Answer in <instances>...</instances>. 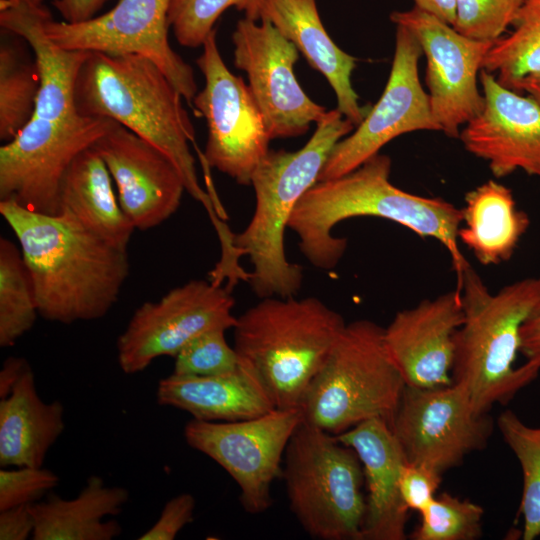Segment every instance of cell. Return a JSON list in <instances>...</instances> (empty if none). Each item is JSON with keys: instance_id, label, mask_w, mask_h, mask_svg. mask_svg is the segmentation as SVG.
<instances>
[{"instance_id": "cell-1", "label": "cell", "mask_w": 540, "mask_h": 540, "mask_svg": "<svg viewBox=\"0 0 540 540\" xmlns=\"http://www.w3.org/2000/svg\"><path fill=\"white\" fill-rule=\"evenodd\" d=\"M30 274L39 316L72 324L103 318L130 272L127 249L99 237L67 211L43 214L0 200Z\"/></svg>"}, {"instance_id": "cell-2", "label": "cell", "mask_w": 540, "mask_h": 540, "mask_svg": "<svg viewBox=\"0 0 540 540\" xmlns=\"http://www.w3.org/2000/svg\"><path fill=\"white\" fill-rule=\"evenodd\" d=\"M391 166V158L378 153L347 174L317 181L288 222L298 236L300 251L313 266L331 270L347 248L346 238L333 235L334 227L353 217L383 218L440 242L450 255L458 286L469 264L458 243L462 210L442 198L412 194L393 185Z\"/></svg>"}, {"instance_id": "cell-3", "label": "cell", "mask_w": 540, "mask_h": 540, "mask_svg": "<svg viewBox=\"0 0 540 540\" xmlns=\"http://www.w3.org/2000/svg\"><path fill=\"white\" fill-rule=\"evenodd\" d=\"M75 106L83 116L114 120L164 152L188 192L207 210L220 242L233 233L218 199L202 188L189 142L195 129L184 99L164 72L139 54L90 52L75 84Z\"/></svg>"}, {"instance_id": "cell-4", "label": "cell", "mask_w": 540, "mask_h": 540, "mask_svg": "<svg viewBox=\"0 0 540 540\" xmlns=\"http://www.w3.org/2000/svg\"><path fill=\"white\" fill-rule=\"evenodd\" d=\"M307 143L297 151L269 150L251 177L255 209L233 243L252 265L249 284L260 298L295 296L303 283L302 266L288 260L285 230L302 196L318 181L334 146L355 125L336 108L316 123Z\"/></svg>"}, {"instance_id": "cell-5", "label": "cell", "mask_w": 540, "mask_h": 540, "mask_svg": "<svg viewBox=\"0 0 540 540\" xmlns=\"http://www.w3.org/2000/svg\"><path fill=\"white\" fill-rule=\"evenodd\" d=\"M464 321L454 335L452 382L468 393L474 409L486 414L508 403L534 381L540 367H515L523 322L540 304V275L524 278L492 293L470 265L455 287Z\"/></svg>"}, {"instance_id": "cell-6", "label": "cell", "mask_w": 540, "mask_h": 540, "mask_svg": "<svg viewBox=\"0 0 540 540\" xmlns=\"http://www.w3.org/2000/svg\"><path fill=\"white\" fill-rule=\"evenodd\" d=\"M345 325L319 298L265 297L237 317L233 347L276 408H300Z\"/></svg>"}, {"instance_id": "cell-7", "label": "cell", "mask_w": 540, "mask_h": 540, "mask_svg": "<svg viewBox=\"0 0 540 540\" xmlns=\"http://www.w3.org/2000/svg\"><path fill=\"white\" fill-rule=\"evenodd\" d=\"M406 383L391 358L384 327L368 319L346 323L303 402V421L339 435L370 419L389 425Z\"/></svg>"}, {"instance_id": "cell-8", "label": "cell", "mask_w": 540, "mask_h": 540, "mask_svg": "<svg viewBox=\"0 0 540 540\" xmlns=\"http://www.w3.org/2000/svg\"><path fill=\"white\" fill-rule=\"evenodd\" d=\"M281 477L290 510L311 538L361 540L365 480L351 447L302 421L286 447Z\"/></svg>"}, {"instance_id": "cell-9", "label": "cell", "mask_w": 540, "mask_h": 540, "mask_svg": "<svg viewBox=\"0 0 540 540\" xmlns=\"http://www.w3.org/2000/svg\"><path fill=\"white\" fill-rule=\"evenodd\" d=\"M302 421L300 408H275L239 421L192 418L184 427V438L232 477L247 513L261 514L273 504L272 485L281 477L286 447Z\"/></svg>"}, {"instance_id": "cell-10", "label": "cell", "mask_w": 540, "mask_h": 540, "mask_svg": "<svg viewBox=\"0 0 540 540\" xmlns=\"http://www.w3.org/2000/svg\"><path fill=\"white\" fill-rule=\"evenodd\" d=\"M196 64L204 87L192 105L205 118L208 137L202 160L238 184L251 185L271 141L261 111L248 85L233 74L219 52L214 29L205 39Z\"/></svg>"}, {"instance_id": "cell-11", "label": "cell", "mask_w": 540, "mask_h": 540, "mask_svg": "<svg viewBox=\"0 0 540 540\" xmlns=\"http://www.w3.org/2000/svg\"><path fill=\"white\" fill-rule=\"evenodd\" d=\"M390 427L408 462L442 475L470 453L485 449L494 423L452 382L435 388L406 385Z\"/></svg>"}, {"instance_id": "cell-12", "label": "cell", "mask_w": 540, "mask_h": 540, "mask_svg": "<svg viewBox=\"0 0 540 540\" xmlns=\"http://www.w3.org/2000/svg\"><path fill=\"white\" fill-rule=\"evenodd\" d=\"M227 286L191 280L157 301L138 307L116 342L121 370L135 374L156 358L175 357L194 337L212 329H233L235 300Z\"/></svg>"}, {"instance_id": "cell-13", "label": "cell", "mask_w": 540, "mask_h": 540, "mask_svg": "<svg viewBox=\"0 0 540 540\" xmlns=\"http://www.w3.org/2000/svg\"><path fill=\"white\" fill-rule=\"evenodd\" d=\"M171 0H118L108 12L79 23L43 18L47 37L64 49L139 54L154 62L192 105L197 85L192 67L170 46Z\"/></svg>"}, {"instance_id": "cell-14", "label": "cell", "mask_w": 540, "mask_h": 540, "mask_svg": "<svg viewBox=\"0 0 540 540\" xmlns=\"http://www.w3.org/2000/svg\"><path fill=\"white\" fill-rule=\"evenodd\" d=\"M390 20L415 37L426 57V86L433 117L440 131L459 138L460 127L484 106L478 79L493 42L475 40L452 25L417 8L394 11Z\"/></svg>"}, {"instance_id": "cell-15", "label": "cell", "mask_w": 540, "mask_h": 540, "mask_svg": "<svg viewBox=\"0 0 540 540\" xmlns=\"http://www.w3.org/2000/svg\"><path fill=\"white\" fill-rule=\"evenodd\" d=\"M234 65L246 73L270 139L305 134L326 108L309 98L294 73L299 51L268 20L240 19L232 33Z\"/></svg>"}, {"instance_id": "cell-16", "label": "cell", "mask_w": 540, "mask_h": 540, "mask_svg": "<svg viewBox=\"0 0 540 540\" xmlns=\"http://www.w3.org/2000/svg\"><path fill=\"white\" fill-rule=\"evenodd\" d=\"M422 54L411 32L396 25L395 52L385 89L356 130L334 146L318 181L351 172L400 135L440 131L419 78Z\"/></svg>"}, {"instance_id": "cell-17", "label": "cell", "mask_w": 540, "mask_h": 540, "mask_svg": "<svg viewBox=\"0 0 540 540\" xmlns=\"http://www.w3.org/2000/svg\"><path fill=\"white\" fill-rule=\"evenodd\" d=\"M92 148L107 166L120 206L135 229L154 228L177 211L185 184L156 146L115 122Z\"/></svg>"}, {"instance_id": "cell-18", "label": "cell", "mask_w": 540, "mask_h": 540, "mask_svg": "<svg viewBox=\"0 0 540 540\" xmlns=\"http://www.w3.org/2000/svg\"><path fill=\"white\" fill-rule=\"evenodd\" d=\"M479 80L484 106L460 131L464 148L497 178L522 170L540 179V104L483 69Z\"/></svg>"}, {"instance_id": "cell-19", "label": "cell", "mask_w": 540, "mask_h": 540, "mask_svg": "<svg viewBox=\"0 0 540 540\" xmlns=\"http://www.w3.org/2000/svg\"><path fill=\"white\" fill-rule=\"evenodd\" d=\"M463 321L461 294L456 288L395 314L384 328V340L407 386L452 384L454 335Z\"/></svg>"}, {"instance_id": "cell-20", "label": "cell", "mask_w": 540, "mask_h": 540, "mask_svg": "<svg viewBox=\"0 0 540 540\" xmlns=\"http://www.w3.org/2000/svg\"><path fill=\"white\" fill-rule=\"evenodd\" d=\"M358 455L367 488L361 540H405L409 509L399 486L407 461L389 423L370 419L336 435Z\"/></svg>"}, {"instance_id": "cell-21", "label": "cell", "mask_w": 540, "mask_h": 540, "mask_svg": "<svg viewBox=\"0 0 540 540\" xmlns=\"http://www.w3.org/2000/svg\"><path fill=\"white\" fill-rule=\"evenodd\" d=\"M268 20L303 54L332 87L337 109L358 126L370 111L352 86L356 58L340 49L322 24L316 0H264L260 20Z\"/></svg>"}, {"instance_id": "cell-22", "label": "cell", "mask_w": 540, "mask_h": 540, "mask_svg": "<svg viewBox=\"0 0 540 540\" xmlns=\"http://www.w3.org/2000/svg\"><path fill=\"white\" fill-rule=\"evenodd\" d=\"M156 401L201 421L245 420L276 408L255 373L241 362L236 370L220 375L172 373L158 382Z\"/></svg>"}, {"instance_id": "cell-23", "label": "cell", "mask_w": 540, "mask_h": 540, "mask_svg": "<svg viewBox=\"0 0 540 540\" xmlns=\"http://www.w3.org/2000/svg\"><path fill=\"white\" fill-rule=\"evenodd\" d=\"M65 427L61 402H44L32 368L0 399V465L41 467Z\"/></svg>"}, {"instance_id": "cell-24", "label": "cell", "mask_w": 540, "mask_h": 540, "mask_svg": "<svg viewBox=\"0 0 540 540\" xmlns=\"http://www.w3.org/2000/svg\"><path fill=\"white\" fill-rule=\"evenodd\" d=\"M129 499L124 487L106 486L99 476L88 478L80 493L64 499L50 493L46 500L31 504L34 540H112L122 533L113 519Z\"/></svg>"}, {"instance_id": "cell-25", "label": "cell", "mask_w": 540, "mask_h": 540, "mask_svg": "<svg viewBox=\"0 0 540 540\" xmlns=\"http://www.w3.org/2000/svg\"><path fill=\"white\" fill-rule=\"evenodd\" d=\"M112 177L92 148L81 152L65 172L59 189V212L67 211L107 242L127 249L135 227L122 210Z\"/></svg>"}, {"instance_id": "cell-26", "label": "cell", "mask_w": 540, "mask_h": 540, "mask_svg": "<svg viewBox=\"0 0 540 540\" xmlns=\"http://www.w3.org/2000/svg\"><path fill=\"white\" fill-rule=\"evenodd\" d=\"M461 210L464 226L458 240L485 266L508 261L530 224L511 189L494 180L469 191Z\"/></svg>"}, {"instance_id": "cell-27", "label": "cell", "mask_w": 540, "mask_h": 540, "mask_svg": "<svg viewBox=\"0 0 540 540\" xmlns=\"http://www.w3.org/2000/svg\"><path fill=\"white\" fill-rule=\"evenodd\" d=\"M8 31V30H7ZM0 44V139L7 143L31 119L40 81L36 61L27 53L25 40L8 31Z\"/></svg>"}, {"instance_id": "cell-28", "label": "cell", "mask_w": 540, "mask_h": 540, "mask_svg": "<svg viewBox=\"0 0 540 540\" xmlns=\"http://www.w3.org/2000/svg\"><path fill=\"white\" fill-rule=\"evenodd\" d=\"M513 31L493 42L482 69L512 89L520 79L540 74V0H524Z\"/></svg>"}, {"instance_id": "cell-29", "label": "cell", "mask_w": 540, "mask_h": 540, "mask_svg": "<svg viewBox=\"0 0 540 540\" xmlns=\"http://www.w3.org/2000/svg\"><path fill=\"white\" fill-rule=\"evenodd\" d=\"M39 315L33 283L20 247L0 238V346H13Z\"/></svg>"}, {"instance_id": "cell-30", "label": "cell", "mask_w": 540, "mask_h": 540, "mask_svg": "<svg viewBox=\"0 0 540 540\" xmlns=\"http://www.w3.org/2000/svg\"><path fill=\"white\" fill-rule=\"evenodd\" d=\"M497 427L522 470L523 490L518 515L524 521L522 538L533 540L540 536V427L526 425L511 410L499 415Z\"/></svg>"}, {"instance_id": "cell-31", "label": "cell", "mask_w": 540, "mask_h": 540, "mask_svg": "<svg viewBox=\"0 0 540 540\" xmlns=\"http://www.w3.org/2000/svg\"><path fill=\"white\" fill-rule=\"evenodd\" d=\"M419 513L420 523L409 535L412 540H476L482 537L484 509L469 499L442 492Z\"/></svg>"}, {"instance_id": "cell-32", "label": "cell", "mask_w": 540, "mask_h": 540, "mask_svg": "<svg viewBox=\"0 0 540 540\" xmlns=\"http://www.w3.org/2000/svg\"><path fill=\"white\" fill-rule=\"evenodd\" d=\"M264 0H171L168 24L178 43L196 48L207 36L224 11L230 7L243 12L245 17L260 20Z\"/></svg>"}, {"instance_id": "cell-33", "label": "cell", "mask_w": 540, "mask_h": 540, "mask_svg": "<svg viewBox=\"0 0 540 540\" xmlns=\"http://www.w3.org/2000/svg\"><path fill=\"white\" fill-rule=\"evenodd\" d=\"M225 329H212L190 340L174 357L173 374L220 375L236 370L240 360L225 338Z\"/></svg>"}, {"instance_id": "cell-34", "label": "cell", "mask_w": 540, "mask_h": 540, "mask_svg": "<svg viewBox=\"0 0 540 540\" xmlns=\"http://www.w3.org/2000/svg\"><path fill=\"white\" fill-rule=\"evenodd\" d=\"M524 0H456L453 27L462 35L494 42L513 25Z\"/></svg>"}, {"instance_id": "cell-35", "label": "cell", "mask_w": 540, "mask_h": 540, "mask_svg": "<svg viewBox=\"0 0 540 540\" xmlns=\"http://www.w3.org/2000/svg\"><path fill=\"white\" fill-rule=\"evenodd\" d=\"M58 483L59 477L43 466L4 467L0 470V511L38 502Z\"/></svg>"}, {"instance_id": "cell-36", "label": "cell", "mask_w": 540, "mask_h": 540, "mask_svg": "<svg viewBox=\"0 0 540 540\" xmlns=\"http://www.w3.org/2000/svg\"><path fill=\"white\" fill-rule=\"evenodd\" d=\"M442 475L435 470L406 461L400 472V493L409 510L421 512L436 496Z\"/></svg>"}, {"instance_id": "cell-37", "label": "cell", "mask_w": 540, "mask_h": 540, "mask_svg": "<svg viewBox=\"0 0 540 540\" xmlns=\"http://www.w3.org/2000/svg\"><path fill=\"white\" fill-rule=\"evenodd\" d=\"M195 498L189 493H181L164 505L157 521L138 539L173 540L178 533L193 520Z\"/></svg>"}, {"instance_id": "cell-38", "label": "cell", "mask_w": 540, "mask_h": 540, "mask_svg": "<svg viewBox=\"0 0 540 540\" xmlns=\"http://www.w3.org/2000/svg\"><path fill=\"white\" fill-rule=\"evenodd\" d=\"M35 522L31 504L18 505L0 511V539L25 540L32 537Z\"/></svg>"}, {"instance_id": "cell-39", "label": "cell", "mask_w": 540, "mask_h": 540, "mask_svg": "<svg viewBox=\"0 0 540 540\" xmlns=\"http://www.w3.org/2000/svg\"><path fill=\"white\" fill-rule=\"evenodd\" d=\"M519 352L527 362L540 367V304L532 310L521 326Z\"/></svg>"}, {"instance_id": "cell-40", "label": "cell", "mask_w": 540, "mask_h": 540, "mask_svg": "<svg viewBox=\"0 0 540 540\" xmlns=\"http://www.w3.org/2000/svg\"><path fill=\"white\" fill-rule=\"evenodd\" d=\"M108 0H54L53 6L67 23L87 21L103 7Z\"/></svg>"}, {"instance_id": "cell-41", "label": "cell", "mask_w": 540, "mask_h": 540, "mask_svg": "<svg viewBox=\"0 0 540 540\" xmlns=\"http://www.w3.org/2000/svg\"><path fill=\"white\" fill-rule=\"evenodd\" d=\"M29 368V362L23 357L10 356L4 360L0 370V399L10 394Z\"/></svg>"}, {"instance_id": "cell-42", "label": "cell", "mask_w": 540, "mask_h": 540, "mask_svg": "<svg viewBox=\"0 0 540 540\" xmlns=\"http://www.w3.org/2000/svg\"><path fill=\"white\" fill-rule=\"evenodd\" d=\"M413 2L415 7L453 26L456 0H413Z\"/></svg>"}, {"instance_id": "cell-43", "label": "cell", "mask_w": 540, "mask_h": 540, "mask_svg": "<svg viewBox=\"0 0 540 540\" xmlns=\"http://www.w3.org/2000/svg\"><path fill=\"white\" fill-rule=\"evenodd\" d=\"M511 90L519 93L525 92L540 104V74L520 79Z\"/></svg>"}, {"instance_id": "cell-44", "label": "cell", "mask_w": 540, "mask_h": 540, "mask_svg": "<svg viewBox=\"0 0 540 540\" xmlns=\"http://www.w3.org/2000/svg\"><path fill=\"white\" fill-rule=\"evenodd\" d=\"M29 1L37 6L43 5V0H29Z\"/></svg>"}]
</instances>
